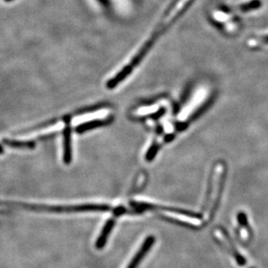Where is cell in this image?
Returning <instances> with one entry per match:
<instances>
[{"label": "cell", "instance_id": "cell-8", "mask_svg": "<svg viewBox=\"0 0 268 268\" xmlns=\"http://www.w3.org/2000/svg\"><path fill=\"white\" fill-rule=\"evenodd\" d=\"M261 4H262L261 0H252L248 3L239 5L237 7V10L243 11V12H247V11H254V10H256L258 8L261 7Z\"/></svg>", "mask_w": 268, "mask_h": 268}, {"label": "cell", "instance_id": "cell-5", "mask_svg": "<svg viewBox=\"0 0 268 268\" xmlns=\"http://www.w3.org/2000/svg\"><path fill=\"white\" fill-rule=\"evenodd\" d=\"M114 225H115V220L114 219H110L107 221V223L104 226L102 231L100 233L99 238L96 241L95 246L97 249H102L106 246L107 242L108 237L110 235L111 231L113 230Z\"/></svg>", "mask_w": 268, "mask_h": 268}, {"label": "cell", "instance_id": "cell-1", "mask_svg": "<svg viewBox=\"0 0 268 268\" xmlns=\"http://www.w3.org/2000/svg\"><path fill=\"white\" fill-rule=\"evenodd\" d=\"M186 11L187 7L184 3L179 0H174L159 19L158 25L155 27V30L153 29V32L151 34L149 38L144 43L139 52H137L132 60L128 63V65L125 66L114 78L107 82V88H115L119 83H121L122 81L128 77L129 75L132 74L133 69L142 61L145 56L150 51L151 48L153 46L159 36L165 33L166 29H168Z\"/></svg>", "mask_w": 268, "mask_h": 268}, {"label": "cell", "instance_id": "cell-11", "mask_svg": "<svg viewBox=\"0 0 268 268\" xmlns=\"http://www.w3.org/2000/svg\"><path fill=\"white\" fill-rule=\"evenodd\" d=\"M263 40H264V42H267V43H268V36H266V37L263 38Z\"/></svg>", "mask_w": 268, "mask_h": 268}, {"label": "cell", "instance_id": "cell-7", "mask_svg": "<svg viewBox=\"0 0 268 268\" xmlns=\"http://www.w3.org/2000/svg\"><path fill=\"white\" fill-rule=\"evenodd\" d=\"M4 143L8 147L12 148H19V149H25V148H33L35 146V142L33 141H18V140H4Z\"/></svg>", "mask_w": 268, "mask_h": 268}, {"label": "cell", "instance_id": "cell-2", "mask_svg": "<svg viewBox=\"0 0 268 268\" xmlns=\"http://www.w3.org/2000/svg\"><path fill=\"white\" fill-rule=\"evenodd\" d=\"M3 206H17L26 209L34 211H44L50 213H83V212H108L110 206L107 205H98V204H86V205H76V206H37L28 205L21 203L0 202Z\"/></svg>", "mask_w": 268, "mask_h": 268}, {"label": "cell", "instance_id": "cell-9", "mask_svg": "<svg viewBox=\"0 0 268 268\" xmlns=\"http://www.w3.org/2000/svg\"><path fill=\"white\" fill-rule=\"evenodd\" d=\"M158 144H153L152 147H150L149 151L147 152V155H146V159L147 161H152L153 158H154L155 156H156V153L158 152Z\"/></svg>", "mask_w": 268, "mask_h": 268}, {"label": "cell", "instance_id": "cell-4", "mask_svg": "<svg viewBox=\"0 0 268 268\" xmlns=\"http://www.w3.org/2000/svg\"><path fill=\"white\" fill-rule=\"evenodd\" d=\"M73 152H72V131L70 126L66 125L64 130V156L63 159L66 165H69L73 158Z\"/></svg>", "mask_w": 268, "mask_h": 268}, {"label": "cell", "instance_id": "cell-6", "mask_svg": "<svg viewBox=\"0 0 268 268\" xmlns=\"http://www.w3.org/2000/svg\"><path fill=\"white\" fill-rule=\"evenodd\" d=\"M112 122V118H108V119H94V120H91V121L85 122L84 124H81V125H77L75 131L78 132V133H82V132H87L92 129L98 128L100 126H103V125H107L108 124H110Z\"/></svg>", "mask_w": 268, "mask_h": 268}, {"label": "cell", "instance_id": "cell-10", "mask_svg": "<svg viewBox=\"0 0 268 268\" xmlns=\"http://www.w3.org/2000/svg\"><path fill=\"white\" fill-rule=\"evenodd\" d=\"M114 213L115 215L119 216V215H122L124 213H127V210L124 208V207H122V206H119V207H117L116 209H114Z\"/></svg>", "mask_w": 268, "mask_h": 268}, {"label": "cell", "instance_id": "cell-3", "mask_svg": "<svg viewBox=\"0 0 268 268\" xmlns=\"http://www.w3.org/2000/svg\"><path fill=\"white\" fill-rule=\"evenodd\" d=\"M155 243L154 236H148L147 239H145L142 246L140 247L139 251L137 252L135 256L132 258V261L129 263L127 268H138L140 262L142 261L145 256L148 254V252L150 251L152 246Z\"/></svg>", "mask_w": 268, "mask_h": 268}, {"label": "cell", "instance_id": "cell-12", "mask_svg": "<svg viewBox=\"0 0 268 268\" xmlns=\"http://www.w3.org/2000/svg\"><path fill=\"white\" fill-rule=\"evenodd\" d=\"M5 2H11V1H12V0H4Z\"/></svg>", "mask_w": 268, "mask_h": 268}]
</instances>
